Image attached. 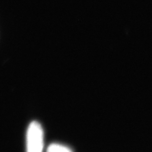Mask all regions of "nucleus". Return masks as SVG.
Segmentation results:
<instances>
[{
	"mask_svg": "<svg viewBox=\"0 0 152 152\" xmlns=\"http://www.w3.org/2000/svg\"><path fill=\"white\" fill-rule=\"evenodd\" d=\"M44 149V131L37 121L28 126L26 135V152H42Z\"/></svg>",
	"mask_w": 152,
	"mask_h": 152,
	"instance_id": "nucleus-1",
	"label": "nucleus"
},
{
	"mask_svg": "<svg viewBox=\"0 0 152 152\" xmlns=\"http://www.w3.org/2000/svg\"><path fill=\"white\" fill-rule=\"evenodd\" d=\"M46 152H74V151L67 145L54 142L48 146Z\"/></svg>",
	"mask_w": 152,
	"mask_h": 152,
	"instance_id": "nucleus-2",
	"label": "nucleus"
}]
</instances>
